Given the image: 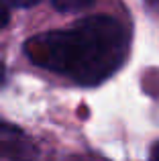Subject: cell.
<instances>
[{"instance_id":"cell-4","label":"cell","mask_w":159,"mask_h":161,"mask_svg":"<svg viewBox=\"0 0 159 161\" xmlns=\"http://www.w3.org/2000/svg\"><path fill=\"white\" fill-rule=\"evenodd\" d=\"M4 4H10V6H16V8H29V6H35L39 4L41 0H0Z\"/></svg>"},{"instance_id":"cell-3","label":"cell","mask_w":159,"mask_h":161,"mask_svg":"<svg viewBox=\"0 0 159 161\" xmlns=\"http://www.w3.org/2000/svg\"><path fill=\"white\" fill-rule=\"evenodd\" d=\"M51 2L55 10L69 14V12H80L84 8H90L94 4V0H51Z\"/></svg>"},{"instance_id":"cell-5","label":"cell","mask_w":159,"mask_h":161,"mask_svg":"<svg viewBox=\"0 0 159 161\" xmlns=\"http://www.w3.org/2000/svg\"><path fill=\"white\" fill-rule=\"evenodd\" d=\"M10 20V14H8V8L4 4H0V29H4Z\"/></svg>"},{"instance_id":"cell-6","label":"cell","mask_w":159,"mask_h":161,"mask_svg":"<svg viewBox=\"0 0 159 161\" xmlns=\"http://www.w3.org/2000/svg\"><path fill=\"white\" fill-rule=\"evenodd\" d=\"M145 4H147L149 8H153V10L159 12V0H145Z\"/></svg>"},{"instance_id":"cell-7","label":"cell","mask_w":159,"mask_h":161,"mask_svg":"<svg viewBox=\"0 0 159 161\" xmlns=\"http://www.w3.org/2000/svg\"><path fill=\"white\" fill-rule=\"evenodd\" d=\"M4 80H6V69H4V65L0 63V88L4 86Z\"/></svg>"},{"instance_id":"cell-1","label":"cell","mask_w":159,"mask_h":161,"mask_svg":"<svg viewBox=\"0 0 159 161\" xmlns=\"http://www.w3.org/2000/svg\"><path fill=\"white\" fill-rule=\"evenodd\" d=\"M23 49L35 65L82 86H96L127 59L129 33L116 19L98 14L69 29L39 33L25 41Z\"/></svg>"},{"instance_id":"cell-8","label":"cell","mask_w":159,"mask_h":161,"mask_svg":"<svg viewBox=\"0 0 159 161\" xmlns=\"http://www.w3.org/2000/svg\"><path fill=\"white\" fill-rule=\"evenodd\" d=\"M153 161H159V145L153 149Z\"/></svg>"},{"instance_id":"cell-2","label":"cell","mask_w":159,"mask_h":161,"mask_svg":"<svg viewBox=\"0 0 159 161\" xmlns=\"http://www.w3.org/2000/svg\"><path fill=\"white\" fill-rule=\"evenodd\" d=\"M37 147L23 130L0 120V157L10 161H33Z\"/></svg>"},{"instance_id":"cell-9","label":"cell","mask_w":159,"mask_h":161,"mask_svg":"<svg viewBox=\"0 0 159 161\" xmlns=\"http://www.w3.org/2000/svg\"><path fill=\"white\" fill-rule=\"evenodd\" d=\"M68 161H82V159H78V157H72V159H68Z\"/></svg>"}]
</instances>
